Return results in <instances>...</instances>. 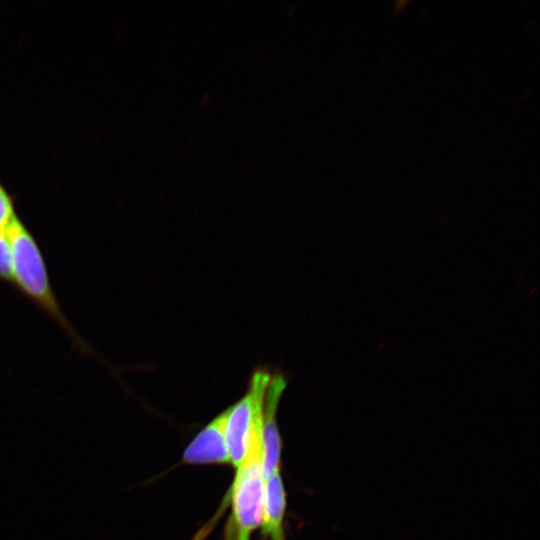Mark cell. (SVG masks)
I'll list each match as a JSON object with an SVG mask.
<instances>
[{
    "label": "cell",
    "instance_id": "obj_1",
    "mask_svg": "<svg viewBox=\"0 0 540 540\" xmlns=\"http://www.w3.org/2000/svg\"><path fill=\"white\" fill-rule=\"evenodd\" d=\"M262 418L253 426L242 464L236 469L230 489L232 513L226 531V540H249L261 524L264 503L262 474Z\"/></svg>",
    "mask_w": 540,
    "mask_h": 540
},
{
    "label": "cell",
    "instance_id": "obj_2",
    "mask_svg": "<svg viewBox=\"0 0 540 540\" xmlns=\"http://www.w3.org/2000/svg\"><path fill=\"white\" fill-rule=\"evenodd\" d=\"M12 257V281L72 334L52 291L41 250L17 218L6 232Z\"/></svg>",
    "mask_w": 540,
    "mask_h": 540
},
{
    "label": "cell",
    "instance_id": "obj_3",
    "mask_svg": "<svg viewBox=\"0 0 540 540\" xmlns=\"http://www.w3.org/2000/svg\"><path fill=\"white\" fill-rule=\"evenodd\" d=\"M270 378L269 371L255 370L245 395L233 406L227 408L225 437L229 460L235 469L242 464L251 430L262 417L265 392Z\"/></svg>",
    "mask_w": 540,
    "mask_h": 540
},
{
    "label": "cell",
    "instance_id": "obj_4",
    "mask_svg": "<svg viewBox=\"0 0 540 540\" xmlns=\"http://www.w3.org/2000/svg\"><path fill=\"white\" fill-rule=\"evenodd\" d=\"M286 387V379L280 373L271 375L267 386L262 413V474L264 482L278 469L281 440L276 422L277 406Z\"/></svg>",
    "mask_w": 540,
    "mask_h": 540
},
{
    "label": "cell",
    "instance_id": "obj_5",
    "mask_svg": "<svg viewBox=\"0 0 540 540\" xmlns=\"http://www.w3.org/2000/svg\"><path fill=\"white\" fill-rule=\"evenodd\" d=\"M226 409L209 422L191 441L183 453V461L189 464L227 463L229 453L225 437Z\"/></svg>",
    "mask_w": 540,
    "mask_h": 540
},
{
    "label": "cell",
    "instance_id": "obj_6",
    "mask_svg": "<svg viewBox=\"0 0 540 540\" xmlns=\"http://www.w3.org/2000/svg\"><path fill=\"white\" fill-rule=\"evenodd\" d=\"M285 490L279 468L264 482L262 533L270 540H285L283 519L285 514Z\"/></svg>",
    "mask_w": 540,
    "mask_h": 540
},
{
    "label": "cell",
    "instance_id": "obj_7",
    "mask_svg": "<svg viewBox=\"0 0 540 540\" xmlns=\"http://www.w3.org/2000/svg\"><path fill=\"white\" fill-rule=\"evenodd\" d=\"M16 219L12 200L0 185V232L6 233Z\"/></svg>",
    "mask_w": 540,
    "mask_h": 540
},
{
    "label": "cell",
    "instance_id": "obj_8",
    "mask_svg": "<svg viewBox=\"0 0 540 540\" xmlns=\"http://www.w3.org/2000/svg\"><path fill=\"white\" fill-rule=\"evenodd\" d=\"M0 278L12 280V257L6 233L0 232Z\"/></svg>",
    "mask_w": 540,
    "mask_h": 540
}]
</instances>
